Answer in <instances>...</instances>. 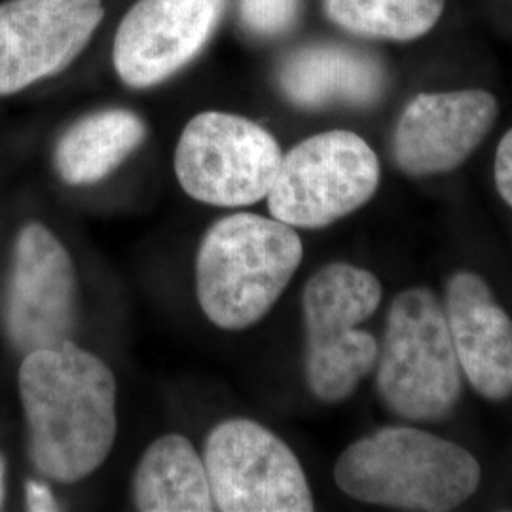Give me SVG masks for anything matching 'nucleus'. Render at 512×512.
<instances>
[{
  "label": "nucleus",
  "mask_w": 512,
  "mask_h": 512,
  "mask_svg": "<svg viewBox=\"0 0 512 512\" xmlns=\"http://www.w3.org/2000/svg\"><path fill=\"white\" fill-rule=\"evenodd\" d=\"M116 393L109 365L73 340L25 355L19 397L40 475L73 484L107 461L118 431Z\"/></svg>",
  "instance_id": "nucleus-1"
},
{
  "label": "nucleus",
  "mask_w": 512,
  "mask_h": 512,
  "mask_svg": "<svg viewBox=\"0 0 512 512\" xmlns=\"http://www.w3.org/2000/svg\"><path fill=\"white\" fill-rule=\"evenodd\" d=\"M480 480L469 450L408 425L355 440L334 465V482L351 499L401 511H454L476 494Z\"/></svg>",
  "instance_id": "nucleus-2"
},
{
  "label": "nucleus",
  "mask_w": 512,
  "mask_h": 512,
  "mask_svg": "<svg viewBox=\"0 0 512 512\" xmlns=\"http://www.w3.org/2000/svg\"><path fill=\"white\" fill-rule=\"evenodd\" d=\"M296 228L253 213L217 220L196 256V294L205 317L224 330L249 329L285 293L302 264Z\"/></svg>",
  "instance_id": "nucleus-3"
},
{
  "label": "nucleus",
  "mask_w": 512,
  "mask_h": 512,
  "mask_svg": "<svg viewBox=\"0 0 512 512\" xmlns=\"http://www.w3.org/2000/svg\"><path fill=\"white\" fill-rule=\"evenodd\" d=\"M376 385L385 406L408 421L444 420L463 391V370L444 306L429 289L395 296L387 311Z\"/></svg>",
  "instance_id": "nucleus-4"
},
{
  "label": "nucleus",
  "mask_w": 512,
  "mask_h": 512,
  "mask_svg": "<svg viewBox=\"0 0 512 512\" xmlns=\"http://www.w3.org/2000/svg\"><path fill=\"white\" fill-rule=\"evenodd\" d=\"M380 304V279L348 262L327 264L308 279L302 294L306 380L315 399L346 401L376 368L380 344L359 325Z\"/></svg>",
  "instance_id": "nucleus-5"
},
{
  "label": "nucleus",
  "mask_w": 512,
  "mask_h": 512,
  "mask_svg": "<svg viewBox=\"0 0 512 512\" xmlns=\"http://www.w3.org/2000/svg\"><path fill=\"white\" fill-rule=\"evenodd\" d=\"M378 186L376 152L357 133L332 129L283 156L266 200L274 219L296 230H321L361 209Z\"/></svg>",
  "instance_id": "nucleus-6"
},
{
  "label": "nucleus",
  "mask_w": 512,
  "mask_h": 512,
  "mask_svg": "<svg viewBox=\"0 0 512 512\" xmlns=\"http://www.w3.org/2000/svg\"><path fill=\"white\" fill-rule=\"evenodd\" d=\"M283 152L274 135L238 114L194 116L175 150V175L196 202L245 207L268 198Z\"/></svg>",
  "instance_id": "nucleus-7"
},
{
  "label": "nucleus",
  "mask_w": 512,
  "mask_h": 512,
  "mask_svg": "<svg viewBox=\"0 0 512 512\" xmlns=\"http://www.w3.org/2000/svg\"><path fill=\"white\" fill-rule=\"evenodd\" d=\"M203 463L215 511L310 512L306 473L289 444L247 418L219 423L205 440Z\"/></svg>",
  "instance_id": "nucleus-8"
},
{
  "label": "nucleus",
  "mask_w": 512,
  "mask_h": 512,
  "mask_svg": "<svg viewBox=\"0 0 512 512\" xmlns=\"http://www.w3.org/2000/svg\"><path fill=\"white\" fill-rule=\"evenodd\" d=\"M78 279L65 245L44 224L19 230L6 300V330L21 353L71 340Z\"/></svg>",
  "instance_id": "nucleus-9"
},
{
  "label": "nucleus",
  "mask_w": 512,
  "mask_h": 512,
  "mask_svg": "<svg viewBox=\"0 0 512 512\" xmlns=\"http://www.w3.org/2000/svg\"><path fill=\"white\" fill-rule=\"evenodd\" d=\"M103 0H6L0 4V95L67 69L103 19Z\"/></svg>",
  "instance_id": "nucleus-10"
},
{
  "label": "nucleus",
  "mask_w": 512,
  "mask_h": 512,
  "mask_svg": "<svg viewBox=\"0 0 512 512\" xmlns=\"http://www.w3.org/2000/svg\"><path fill=\"white\" fill-rule=\"evenodd\" d=\"M224 8L226 0H139L114 37L116 73L137 90L171 78L202 52Z\"/></svg>",
  "instance_id": "nucleus-11"
},
{
  "label": "nucleus",
  "mask_w": 512,
  "mask_h": 512,
  "mask_svg": "<svg viewBox=\"0 0 512 512\" xmlns=\"http://www.w3.org/2000/svg\"><path fill=\"white\" fill-rule=\"evenodd\" d=\"M497 114L494 95L484 90L420 93L397 122L395 162L412 177L454 171L480 147Z\"/></svg>",
  "instance_id": "nucleus-12"
},
{
  "label": "nucleus",
  "mask_w": 512,
  "mask_h": 512,
  "mask_svg": "<svg viewBox=\"0 0 512 512\" xmlns=\"http://www.w3.org/2000/svg\"><path fill=\"white\" fill-rule=\"evenodd\" d=\"M444 313L467 382L488 401L512 397V319L488 283L458 272L446 283Z\"/></svg>",
  "instance_id": "nucleus-13"
},
{
  "label": "nucleus",
  "mask_w": 512,
  "mask_h": 512,
  "mask_svg": "<svg viewBox=\"0 0 512 512\" xmlns=\"http://www.w3.org/2000/svg\"><path fill=\"white\" fill-rule=\"evenodd\" d=\"M279 84L294 105L319 109L332 103L370 105L384 92L385 76L370 55L344 46H311L291 55Z\"/></svg>",
  "instance_id": "nucleus-14"
},
{
  "label": "nucleus",
  "mask_w": 512,
  "mask_h": 512,
  "mask_svg": "<svg viewBox=\"0 0 512 512\" xmlns=\"http://www.w3.org/2000/svg\"><path fill=\"white\" fill-rule=\"evenodd\" d=\"M131 494L137 511H215L202 456L190 440L175 433L148 446L135 469Z\"/></svg>",
  "instance_id": "nucleus-15"
},
{
  "label": "nucleus",
  "mask_w": 512,
  "mask_h": 512,
  "mask_svg": "<svg viewBox=\"0 0 512 512\" xmlns=\"http://www.w3.org/2000/svg\"><path fill=\"white\" fill-rule=\"evenodd\" d=\"M143 120L126 109L99 110L63 133L55 147V169L71 186L99 183L145 141Z\"/></svg>",
  "instance_id": "nucleus-16"
},
{
  "label": "nucleus",
  "mask_w": 512,
  "mask_h": 512,
  "mask_svg": "<svg viewBox=\"0 0 512 512\" xmlns=\"http://www.w3.org/2000/svg\"><path fill=\"white\" fill-rule=\"evenodd\" d=\"M446 0H323L336 25L353 35L414 40L427 35L444 12Z\"/></svg>",
  "instance_id": "nucleus-17"
},
{
  "label": "nucleus",
  "mask_w": 512,
  "mask_h": 512,
  "mask_svg": "<svg viewBox=\"0 0 512 512\" xmlns=\"http://www.w3.org/2000/svg\"><path fill=\"white\" fill-rule=\"evenodd\" d=\"M300 0H241L243 23L262 37L285 33L296 19Z\"/></svg>",
  "instance_id": "nucleus-18"
},
{
  "label": "nucleus",
  "mask_w": 512,
  "mask_h": 512,
  "mask_svg": "<svg viewBox=\"0 0 512 512\" xmlns=\"http://www.w3.org/2000/svg\"><path fill=\"white\" fill-rule=\"evenodd\" d=\"M495 186L501 198L512 207V129H509L495 152Z\"/></svg>",
  "instance_id": "nucleus-19"
},
{
  "label": "nucleus",
  "mask_w": 512,
  "mask_h": 512,
  "mask_svg": "<svg viewBox=\"0 0 512 512\" xmlns=\"http://www.w3.org/2000/svg\"><path fill=\"white\" fill-rule=\"evenodd\" d=\"M27 505L31 511H54V495L44 484L29 482L27 484Z\"/></svg>",
  "instance_id": "nucleus-20"
},
{
  "label": "nucleus",
  "mask_w": 512,
  "mask_h": 512,
  "mask_svg": "<svg viewBox=\"0 0 512 512\" xmlns=\"http://www.w3.org/2000/svg\"><path fill=\"white\" fill-rule=\"evenodd\" d=\"M4 497H6V463L0 454V509L4 505Z\"/></svg>",
  "instance_id": "nucleus-21"
}]
</instances>
